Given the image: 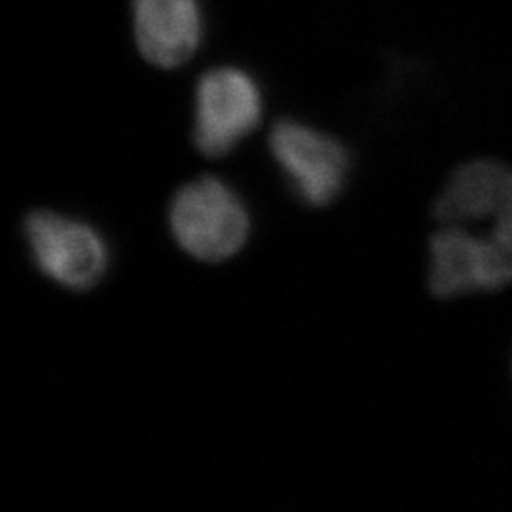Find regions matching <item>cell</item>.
<instances>
[{"mask_svg":"<svg viewBox=\"0 0 512 512\" xmlns=\"http://www.w3.org/2000/svg\"><path fill=\"white\" fill-rule=\"evenodd\" d=\"M135 35L150 63L171 69L188 61L202 35L196 0H135Z\"/></svg>","mask_w":512,"mask_h":512,"instance_id":"obj_5","label":"cell"},{"mask_svg":"<svg viewBox=\"0 0 512 512\" xmlns=\"http://www.w3.org/2000/svg\"><path fill=\"white\" fill-rule=\"evenodd\" d=\"M270 150L294 194L306 205L327 207L344 192L351 158L329 135L283 120L272 129Z\"/></svg>","mask_w":512,"mask_h":512,"instance_id":"obj_3","label":"cell"},{"mask_svg":"<svg viewBox=\"0 0 512 512\" xmlns=\"http://www.w3.org/2000/svg\"><path fill=\"white\" fill-rule=\"evenodd\" d=\"M260 116L262 97L249 74L238 69L209 71L196 95V147L209 158L226 156L255 131Z\"/></svg>","mask_w":512,"mask_h":512,"instance_id":"obj_4","label":"cell"},{"mask_svg":"<svg viewBox=\"0 0 512 512\" xmlns=\"http://www.w3.org/2000/svg\"><path fill=\"white\" fill-rule=\"evenodd\" d=\"M33 262L42 274L71 291H90L109 270L105 238L82 220L35 211L23 224Z\"/></svg>","mask_w":512,"mask_h":512,"instance_id":"obj_2","label":"cell"},{"mask_svg":"<svg viewBox=\"0 0 512 512\" xmlns=\"http://www.w3.org/2000/svg\"><path fill=\"white\" fill-rule=\"evenodd\" d=\"M169 226L184 253L203 262H222L243 249L251 217L230 184L203 177L177 192L169 207Z\"/></svg>","mask_w":512,"mask_h":512,"instance_id":"obj_1","label":"cell"}]
</instances>
